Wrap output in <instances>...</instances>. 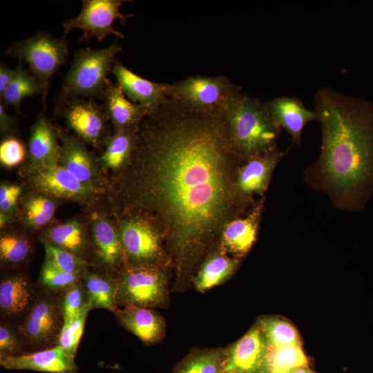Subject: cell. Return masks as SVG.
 I'll use <instances>...</instances> for the list:
<instances>
[{
    "mask_svg": "<svg viewBox=\"0 0 373 373\" xmlns=\"http://www.w3.org/2000/svg\"><path fill=\"white\" fill-rule=\"evenodd\" d=\"M21 187L17 184H5L0 186L1 213L8 216L15 209L17 200L21 193Z\"/></svg>",
    "mask_w": 373,
    "mask_h": 373,
    "instance_id": "40",
    "label": "cell"
},
{
    "mask_svg": "<svg viewBox=\"0 0 373 373\" xmlns=\"http://www.w3.org/2000/svg\"><path fill=\"white\" fill-rule=\"evenodd\" d=\"M15 119L6 111V107L0 102V131L1 135L10 137L15 128Z\"/></svg>",
    "mask_w": 373,
    "mask_h": 373,
    "instance_id": "42",
    "label": "cell"
},
{
    "mask_svg": "<svg viewBox=\"0 0 373 373\" xmlns=\"http://www.w3.org/2000/svg\"><path fill=\"white\" fill-rule=\"evenodd\" d=\"M122 50L117 39L102 49H79L63 79L57 106L75 98L103 97L115 58Z\"/></svg>",
    "mask_w": 373,
    "mask_h": 373,
    "instance_id": "4",
    "label": "cell"
},
{
    "mask_svg": "<svg viewBox=\"0 0 373 373\" xmlns=\"http://www.w3.org/2000/svg\"><path fill=\"white\" fill-rule=\"evenodd\" d=\"M14 70L13 77L1 99V103L5 107L12 106L17 111H19L21 103L24 99L40 95L45 104L48 90L28 70L25 69L21 60H19Z\"/></svg>",
    "mask_w": 373,
    "mask_h": 373,
    "instance_id": "25",
    "label": "cell"
},
{
    "mask_svg": "<svg viewBox=\"0 0 373 373\" xmlns=\"http://www.w3.org/2000/svg\"><path fill=\"white\" fill-rule=\"evenodd\" d=\"M59 129L55 128L44 112L37 117L30 128L28 155L33 166H50L59 164Z\"/></svg>",
    "mask_w": 373,
    "mask_h": 373,
    "instance_id": "19",
    "label": "cell"
},
{
    "mask_svg": "<svg viewBox=\"0 0 373 373\" xmlns=\"http://www.w3.org/2000/svg\"><path fill=\"white\" fill-rule=\"evenodd\" d=\"M41 241L46 252L44 262L67 273L83 275L86 271L88 263L83 258L44 238Z\"/></svg>",
    "mask_w": 373,
    "mask_h": 373,
    "instance_id": "32",
    "label": "cell"
},
{
    "mask_svg": "<svg viewBox=\"0 0 373 373\" xmlns=\"http://www.w3.org/2000/svg\"><path fill=\"white\" fill-rule=\"evenodd\" d=\"M285 153L276 148L246 159L238 171L236 187L241 196L249 198L262 194L269 185L272 173Z\"/></svg>",
    "mask_w": 373,
    "mask_h": 373,
    "instance_id": "18",
    "label": "cell"
},
{
    "mask_svg": "<svg viewBox=\"0 0 373 373\" xmlns=\"http://www.w3.org/2000/svg\"><path fill=\"white\" fill-rule=\"evenodd\" d=\"M31 245L24 236L7 233L0 238V258L8 265H18L23 262L31 252Z\"/></svg>",
    "mask_w": 373,
    "mask_h": 373,
    "instance_id": "35",
    "label": "cell"
},
{
    "mask_svg": "<svg viewBox=\"0 0 373 373\" xmlns=\"http://www.w3.org/2000/svg\"><path fill=\"white\" fill-rule=\"evenodd\" d=\"M26 155L23 144L16 137H7L0 144V162L6 167L19 164Z\"/></svg>",
    "mask_w": 373,
    "mask_h": 373,
    "instance_id": "39",
    "label": "cell"
},
{
    "mask_svg": "<svg viewBox=\"0 0 373 373\" xmlns=\"http://www.w3.org/2000/svg\"><path fill=\"white\" fill-rule=\"evenodd\" d=\"M111 73L117 84L131 102L146 107L150 111L158 108L169 97V84L151 82L132 72L120 61L114 62Z\"/></svg>",
    "mask_w": 373,
    "mask_h": 373,
    "instance_id": "17",
    "label": "cell"
},
{
    "mask_svg": "<svg viewBox=\"0 0 373 373\" xmlns=\"http://www.w3.org/2000/svg\"><path fill=\"white\" fill-rule=\"evenodd\" d=\"M117 322L146 344L159 342L165 333L163 318L147 307H125L114 312Z\"/></svg>",
    "mask_w": 373,
    "mask_h": 373,
    "instance_id": "20",
    "label": "cell"
},
{
    "mask_svg": "<svg viewBox=\"0 0 373 373\" xmlns=\"http://www.w3.org/2000/svg\"><path fill=\"white\" fill-rule=\"evenodd\" d=\"M269 346L256 325L226 352L222 371L236 373H269Z\"/></svg>",
    "mask_w": 373,
    "mask_h": 373,
    "instance_id": "11",
    "label": "cell"
},
{
    "mask_svg": "<svg viewBox=\"0 0 373 373\" xmlns=\"http://www.w3.org/2000/svg\"><path fill=\"white\" fill-rule=\"evenodd\" d=\"M90 309L91 307L88 305L75 319L62 323L57 336V345H59L70 355L75 356L84 332L86 319Z\"/></svg>",
    "mask_w": 373,
    "mask_h": 373,
    "instance_id": "36",
    "label": "cell"
},
{
    "mask_svg": "<svg viewBox=\"0 0 373 373\" xmlns=\"http://www.w3.org/2000/svg\"><path fill=\"white\" fill-rule=\"evenodd\" d=\"M137 142V127L115 131L104 140L105 149L99 157L102 169L116 170L127 164Z\"/></svg>",
    "mask_w": 373,
    "mask_h": 373,
    "instance_id": "26",
    "label": "cell"
},
{
    "mask_svg": "<svg viewBox=\"0 0 373 373\" xmlns=\"http://www.w3.org/2000/svg\"><path fill=\"white\" fill-rule=\"evenodd\" d=\"M23 176L32 189L48 196L91 202L103 191L82 183L59 164L50 166H33L28 164Z\"/></svg>",
    "mask_w": 373,
    "mask_h": 373,
    "instance_id": "8",
    "label": "cell"
},
{
    "mask_svg": "<svg viewBox=\"0 0 373 373\" xmlns=\"http://www.w3.org/2000/svg\"><path fill=\"white\" fill-rule=\"evenodd\" d=\"M57 110L79 138L95 147L104 142L108 117L104 106L92 98H75L57 106Z\"/></svg>",
    "mask_w": 373,
    "mask_h": 373,
    "instance_id": "10",
    "label": "cell"
},
{
    "mask_svg": "<svg viewBox=\"0 0 373 373\" xmlns=\"http://www.w3.org/2000/svg\"><path fill=\"white\" fill-rule=\"evenodd\" d=\"M222 114L239 157L247 159L277 148L281 129L259 99L241 90L230 100Z\"/></svg>",
    "mask_w": 373,
    "mask_h": 373,
    "instance_id": "3",
    "label": "cell"
},
{
    "mask_svg": "<svg viewBox=\"0 0 373 373\" xmlns=\"http://www.w3.org/2000/svg\"><path fill=\"white\" fill-rule=\"evenodd\" d=\"M314 99L321 144L304 180L336 209L360 211L373 196V104L327 86Z\"/></svg>",
    "mask_w": 373,
    "mask_h": 373,
    "instance_id": "2",
    "label": "cell"
},
{
    "mask_svg": "<svg viewBox=\"0 0 373 373\" xmlns=\"http://www.w3.org/2000/svg\"><path fill=\"white\" fill-rule=\"evenodd\" d=\"M59 137V164L84 184L103 191L108 188L95 159L80 140L61 130Z\"/></svg>",
    "mask_w": 373,
    "mask_h": 373,
    "instance_id": "12",
    "label": "cell"
},
{
    "mask_svg": "<svg viewBox=\"0 0 373 373\" xmlns=\"http://www.w3.org/2000/svg\"><path fill=\"white\" fill-rule=\"evenodd\" d=\"M88 305V296L81 280L64 291L61 307L63 322L73 321Z\"/></svg>",
    "mask_w": 373,
    "mask_h": 373,
    "instance_id": "37",
    "label": "cell"
},
{
    "mask_svg": "<svg viewBox=\"0 0 373 373\" xmlns=\"http://www.w3.org/2000/svg\"><path fill=\"white\" fill-rule=\"evenodd\" d=\"M82 282L87 292L91 309L101 308L114 312L117 309V279L86 270Z\"/></svg>",
    "mask_w": 373,
    "mask_h": 373,
    "instance_id": "27",
    "label": "cell"
},
{
    "mask_svg": "<svg viewBox=\"0 0 373 373\" xmlns=\"http://www.w3.org/2000/svg\"><path fill=\"white\" fill-rule=\"evenodd\" d=\"M53 200L44 194L29 198L23 207L24 222L30 228H39L48 223L55 212Z\"/></svg>",
    "mask_w": 373,
    "mask_h": 373,
    "instance_id": "33",
    "label": "cell"
},
{
    "mask_svg": "<svg viewBox=\"0 0 373 373\" xmlns=\"http://www.w3.org/2000/svg\"><path fill=\"white\" fill-rule=\"evenodd\" d=\"M124 253L133 265H153L160 254L157 232L146 222L131 218L123 221L119 231Z\"/></svg>",
    "mask_w": 373,
    "mask_h": 373,
    "instance_id": "13",
    "label": "cell"
},
{
    "mask_svg": "<svg viewBox=\"0 0 373 373\" xmlns=\"http://www.w3.org/2000/svg\"><path fill=\"white\" fill-rule=\"evenodd\" d=\"M238 260L222 254H216L202 265L193 283L197 290L204 292L224 282L234 271Z\"/></svg>",
    "mask_w": 373,
    "mask_h": 373,
    "instance_id": "28",
    "label": "cell"
},
{
    "mask_svg": "<svg viewBox=\"0 0 373 373\" xmlns=\"http://www.w3.org/2000/svg\"><path fill=\"white\" fill-rule=\"evenodd\" d=\"M312 373H315V372H312Z\"/></svg>",
    "mask_w": 373,
    "mask_h": 373,
    "instance_id": "47",
    "label": "cell"
},
{
    "mask_svg": "<svg viewBox=\"0 0 373 373\" xmlns=\"http://www.w3.org/2000/svg\"><path fill=\"white\" fill-rule=\"evenodd\" d=\"M14 69H10L3 62L0 64V99L3 97L6 89L14 75Z\"/></svg>",
    "mask_w": 373,
    "mask_h": 373,
    "instance_id": "43",
    "label": "cell"
},
{
    "mask_svg": "<svg viewBox=\"0 0 373 373\" xmlns=\"http://www.w3.org/2000/svg\"><path fill=\"white\" fill-rule=\"evenodd\" d=\"M264 105L275 124L287 132L292 145L297 147L302 144V135L305 126L318 120L315 110L309 109L296 97H275L264 102Z\"/></svg>",
    "mask_w": 373,
    "mask_h": 373,
    "instance_id": "14",
    "label": "cell"
},
{
    "mask_svg": "<svg viewBox=\"0 0 373 373\" xmlns=\"http://www.w3.org/2000/svg\"><path fill=\"white\" fill-rule=\"evenodd\" d=\"M32 295V287L25 276L15 275L3 278L0 283L1 314L8 316L21 315L29 308Z\"/></svg>",
    "mask_w": 373,
    "mask_h": 373,
    "instance_id": "24",
    "label": "cell"
},
{
    "mask_svg": "<svg viewBox=\"0 0 373 373\" xmlns=\"http://www.w3.org/2000/svg\"><path fill=\"white\" fill-rule=\"evenodd\" d=\"M242 88L227 77L189 76L169 84V95L184 106L199 111L222 112Z\"/></svg>",
    "mask_w": 373,
    "mask_h": 373,
    "instance_id": "6",
    "label": "cell"
},
{
    "mask_svg": "<svg viewBox=\"0 0 373 373\" xmlns=\"http://www.w3.org/2000/svg\"><path fill=\"white\" fill-rule=\"evenodd\" d=\"M223 360L219 350L202 351L187 357L175 373H220Z\"/></svg>",
    "mask_w": 373,
    "mask_h": 373,
    "instance_id": "34",
    "label": "cell"
},
{
    "mask_svg": "<svg viewBox=\"0 0 373 373\" xmlns=\"http://www.w3.org/2000/svg\"><path fill=\"white\" fill-rule=\"evenodd\" d=\"M82 274L67 273L44 262L40 281L44 287L51 291H66L70 286L80 281Z\"/></svg>",
    "mask_w": 373,
    "mask_h": 373,
    "instance_id": "38",
    "label": "cell"
},
{
    "mask_svg": "<svg viewBox=\"0 0 373 373\" xmlns=\"http://www.w3.org/2000/svg\"><path fill=\"white\" fill-rule=\"evenodd\" d=\"M270 347L301 345L296 329L287 321L274 317L264 318L258 325Z\"/></svg>",
    "mask_w": 373,
    "mask_h": 373,
    "instance_id": "30",
    "label": "cell"
},
{
    "mask_svg": "<svg viewBox=\"0 0 373 373\" xmlns=\"http://www.w3.org/2000/svg\"><path fill=\"white\" fill-rule=\"evenodd\" d=\"M104 108L115 132L136 128L151 112L146 107L129 101L117 84H108L103 97Z\"/></svg>",
    "mask_w": 373,
    "mask_h": 373,
    "instance_id": "21",
    "label": "cell"
},
{
    "mask_svg": "<svg viewBox=\"0 0 373 373\" xmlns=\"http://www.w3.org/2000/svg\"><path fill=\"white\" fill-rule=\"evenodd\" d=\"M19 350V340L15 332L8 325L0 326V356L17 355Z\"/></svg>",
    "mask_w": 373,
    "mask_h": 373,
    "instance_id": "41",
    "label": "cell"
},
{
    "mask_svg": "<svg viewBox=\"0 0 373 373\" xmlns=\"http://www.w3.org/2000/svg\"><path fill=\"white\" fill-rule=\"evenodd\" d=\"M92 238L99 262L107 268L115 267L124 253L117 229L108 220L95 215L93 218Z\"/></svg>",
    "mask_w": 373,
    "mask_h": 373,
    "instance_id": "23",
    "label": "cell"
},
{
    "mask_svg": "<svg viewBox=\"0 0 373 373\" xmlns=\"http://www.w3.org/2000/svg\"><path fill=\"white\" fill-rule=\"evenodd\" d=\"M280 373H290V372H280Z\"/></svg>",
    "mask_w": 373,
    "mask_h": 373,
    "instance_id": "46",
    "label": "cell"
},
{
    "mask_svg": "<svg viewBox=\"0 0 373 373\" xmlns=\"http://www.w3.org/2000/svg\"><path fill=\"white\" fill-rule=\"evenodd\" d=\"M44 239L80 258L86 249L85 233L82 226L77 221L51 227Z\"/></svg>",
    "mask_w": 373,
    "mask_h": 373,
    "instance_id": "29",
    "label": "cell"
},
{
    "mask_svg": "<svg viewBox=\"0 0 373 373\" xmlns=\"http://www.w3.org/2000/svg\"><path fill=\"white\" fill-rule=\"evenodd\" d=\"M64 37L57 38L47 32L15 42L5 54L27 64L30 73L48 90L49 82L68 57Z\"/></svg>",
    "mask_w": 373,
    "mask_h": 373,
    "instance_id": "5",
    "label": "cell"
},
{
    "mask_svg": "<svg viewBox=\"0 0 373 373\" xmlns=\"http://www.w3.org/2000/svg\"><path fill=\"white\" fill-rule=\"evenodd\" d=\"M312 371H311L307 367V366L297 367L290 372V373H312Z\"/></svg>",
    "mask_w": 373,
    "mask_h": 373,
    "instance_id": "44",
    "label": "cell"
},
{
    "mask_svg": "<svg viewBox=\"0 0 373 373\" xmlns=\"http://www.w3.org/2000/svg\"><path fill=\"white\" fill-rule=\"evenodd\" d=\"M118 280L117 305L153 307L164 303L166 278L154 265H132L122 272Z\"/></svg>",
    "mask_w": 373,
    "mask_h": 373,
    "instance_id": "7",
    "label": "cell"
},
{
    "mask_svg": "<svg viewBox=\"0 0 373 373\" xmlns=\"http://www.w3.org/2000/svg\"><path fill=\"white\" fill-rule=\"evenodd\" d=\"M61 309L49 297L36 300L30 307L26 316L19 326L23 334L34 345H45L56 335L61 327Z\"/></svg>",
    "mask_w": 373,
    "mask_h": 373,
    "instance_id": "16",
    "label": "cell"
},
{
    "mask_svg": "<svg viewBox=\"0 0 373 373\" xmlns=\"http://www.w3.org/2000/svg\"><path fill=\"white\" fill-rule=\"evenodd\" d=\"M307 358L301 345L269 347V373L291 372L297 367H307Z\"/></svg>",
    "mask_w": 373,
    "mask_h": 373,
    "instance_id": "31",
    "label": "cell"
},
{
    "mask_svg": "<svg viewBox=\"0 0 373 373\" xmlns=\"http://www.w3.org/2000/svg\"><path fill=\"white\" fill-rule=\"evenodd\" d=\"M1 365L9 370H32L48 373H77L75 356L59 345L30 354L0 356Z\"/></svg>",
    "mask_w": 373,
    "mask_h": 373,
    "instance_id": "15",
    "label": "cell"
},
{
    "mask_svg": "<svg viewBox=\"0 0 373 373\" xmlns=\"http://www.w3.org/2000/svg\"><path fill=\"white\" fill-rule=\"evenodd\" d=\"M261 208L258 204L247 216L227 224L222 233V245L227 250L240 256L249 251L256 239Z\"/></svg>",
    "mask_w": 373,
    "mask_h": 373,
    "instance_id": "22",
    "label": "cell"
},
{
    "mask_svg": "<svg viewBox=\"0 0 373 373\" xmlns=\"http://www.w3.org/2000/svg\"><path fill=\"white\" fill-rule=\"evenodd\" d=\"M220 373H236V372H228V371H221Z\"/></svg>",
    "mask_w": 373,
    "mask_h": 373,
    "instance_id": "45",
    "label": "cell"
},
{
    "mask_svg": "<svg viewBox=\"0 0 373 373\" xmlns=\"http://www.w3.org/2000/svg\"><path fill=\"white\" fill-rule=\"evenodd\" d=\"M124 0H84L79 14L75 18L66 20L64 24V35L73 29L82 30V39L94 37L99 41H103L108 35L124 39V36L113 28V23L119 19L122 23L126 22L133 15L124 14L120 7Z\"/></svg>",
    "mask_w": 373,
    "mask_h": 373,
    "instance_id": "9",
    "label": "cell"
},
{
    "mask_svg": "<svg viewBox=\"0 0 373 373\" xmlns=\"http://www.w3.org/2000/svg\"><path fill=\"white\" fill-rule=\"evenodd\" d=\"M143 120L127 163L130 172L116 191L158 218L178 256L186 257L227 211L230 164L238 156L222 112L190 109L169 95Z\"/></svg>",
    "mask_w": 373,
    "mask_h": 373,
    "instance_id": "1",
    "label": "cell"
}]
</instances>
